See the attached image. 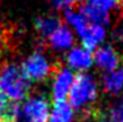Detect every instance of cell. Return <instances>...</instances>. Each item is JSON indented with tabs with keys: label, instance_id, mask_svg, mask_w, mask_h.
Masks as SVG:
<instances>
[{
	"label": "cell",
	"instance_id": "1",
	"mask_svg": "<svg viewBox=\"0 0 123 122\" xmlns=\"http://www.w3.org/2000/svg\"><path fill=\"white\" fill-rule=\"evenodd\" d=\"M31 89V83L20 64L5 62L0 66V92L11 103H21Z\"/></svg>",
	"mask_w": 123,
	"mask_h": 122
},
{
	"label": "cell",
	"instance_id": "2",
	"mask_svg": "<svg viewBox=\"0 0 123 122\" xmlns=\"http://www.w3.org/2000/svg\"><path fill=\"white\" fill-rule=\"evenodd\" d=\"M98 98V83L94 76L86 72L75 76L74 84L68 93L69 105L77 112H88L94 108V103Z\"/></svg>",
	"mask_w": 123,
	"mask_h": 122
},
{
	"label": "cell",
	"instance_id": "3",
	"mask_svg": "<svg viewBox=\"0 0 123 122\" xmlns=\"http://www.w3.org/2000/svg\"><path fill=\"white\" fill-rule=\"evenodd\" d=\"M20 66L30 83H41L47 80L56 68L41 46L31 54H29Z\"/></svg>",
	"mask_w": 123,
	"mask_h": 122
},
{
	"label": "cell",
	"instance_id": "4",
	"mask_svg": "<svg viewBox=\"0 0 123 122\" xmlns=\"http://www.w3.org/2000/svg\"><path fill=\"white\" fill-rule=\"evenodd\" d=\"M50 103L42 93L29 96L21 105L20 120L22 122H49Z\"/></svg>",
	"mask_w": 123,
	"mask_h": 122
},
{
	"label": "cell",
	"instance_id": "5",
	"mask_svg": "<svg viewBox=\"0 0 123 122\" xmlns=\"http://www.w3.org/2000/svg\"><path fill=\"white\" fill-rule=\"evenodd\" d=\"M75 75L74 71L68 67H56L52 72V83H51V96L54 101H66L71 87L74 84Z\"/></svg>",
	"mask_w": 123,
	"mask_h": 122
},
{
	"label": "cell",
	"instance_id": "6",
	"mask_svg": "<svg viewBox=\"0 0 123 122\" xmlns=\"http://www.w3.org/2000/svg\"><path fill=\"white\" fill-rule=\"evenodd\" d=\"M121 55L113 45L99 46L93 54V64H96L97 68L102 70L104 72L121 67Z\"/></svg>",
	"mask_w": 123,
	"mask_h": 122
},
{
	"label": "cell",
	"instance_id": "7",
	"mask_svg": "<svg viewBox=\"0 0 123 122\" xmlns=\"http://www.w3.org/2000/svg\"><path fill=\"white\" fill-rule=\"evenodd\" d=\"M66 64L72 71L83 74L90 70V67L93 66V54L86 49H84L83 46L72 47L66 54Z\"/></svg>",
	"mask_w": 123,
	"mask_h": 122
},
{
	"label": "cell",
	"instance_id": "8",
	"mask_svg": "<svg viewBox=\"0 0 123 122\" xmlns=\"http://www.w3.org/2000/svg\"><path fill=\"white\" fill-rule=\"evenodd\" d=\"M46 39H47V43L51 47V50L58 51V53H63V51H68L69 49L74 47L75 33L67 25L62 24Z\"/></svg>",
	"mask_w": 123,
	"mask_h": 122
},
{
	"label": "cell",
	"instance_id": "9",
	"mask_svg": "<svg viewBox=\"0 0 123 122\" xmlns=\"http://www.w3.org/2000/svg\"><path fill=\"white\" fill-rule=\"evenodd\" d=\"M106 36H107L106 26L98 25V24H90L88 25L86 30L79 38L81 39V46L92 53L97 47H99L101 43L105 42Z\"/></svg>",
	"mask_w": 123,
	"mask_h": 122
},
{
	"label": "cell",
	"instance_id": "10",
	"mask_svg": "<svg viewBox=\"0 0 123 122\" xmlns=\"http://www.w3.org/2000/svg\"><path fill=\"white\" fill-rule=\"evenodd\" d=\"M101 88L105 93L117 96L123 91V67H118L111 71L104 72L99 79Z\"/></svg>",
	"mask_w": 123,
	"mask_h": 122
},
{
	"label": "cell",
	"instance_id": "11",
	"mask_svg": "<svg viewBox=\"0 0 123 122\" xmlns=\"http://www.w3.org/2000/svg\"><path fill=\"white\" fill-rule=\"evenodd\" d=\"M79 12L84 16V19L90 24H98V25H104L107 26L111 22V16L109 12L99 9V8L92 5L90 3H81L79 7Z\"/></svg>",
	"mask_w": 123,
	"mask_h": 122
},
{
	"label": "cell",
	"instance_id": "12",
	"mask_svg": "<svg viewBox=\"0 0 123 122\" xmlns=\"http://www.w3.org/2000/svg\"><path fill=\"white\" fill-rule=\"evenodd\" d=\"M63 20L67 24V26L71 29L74 33H76L79 37L88 28V21L84 19V16L81 14L79 11L74 9V8H69V9H66L63 13Z\"/></svg>",
	"mask_w": 123,
	"mask_h": 122
},
{
	"label": "cell",
	"instance_id": "13",
	"mask_svg": "<svg viewBox=\"0 0 123 122\" xmlns=\"http://www.w3.org/2000/svg\"><path fill=\"white\" fill-rule=\"evenodd\" d=\"M60 25L62 21L56 14H42V16H38L34 21V28L39 33V36L43 37V38H47Z\"/></svg>",
	"mask_w": 123,
	"mask_h": 122
},
{
	"label": "cell",
	"instance_id": "14",
	"mask_svg": "<svg viewBox=\"0 0 123 122\" xmlns=\"http://www.w3.org/2000/svg\"><path fill=\"white\" fill-rule=\"evenodd\" d=\"M75 109L66 101H56L52 110H50L49 122H74Z\"/></svg>",
	"mask_w": 123,
	"mask_h": 122
},
{
	"label": "cell",
	"instance_id": "15",
	"mask_svg": "<svg viewBox=\"0 0 123 122\" xmlns=\"http://www.w3.org/2000/svg\"><path fill=\"white\" fill-rule=\"evenodd\" d=\"M109 122H123V95L109 109Z\"/></svg>",
	"mask_w": 123,
	"mask_h": 122
},
{
	"label": "cell",
	"instance_id": "16",
	"mask_svg": "<svg viewBox=\"0 0 123 122\" xmlns=\"http://www.w3.org/2000/svg\"><path fill=\"white\" fill-rule=\"evenodd\" d=\"M86 1L90 3L92 5H94V7L99 8V9L105 11V12H109V13L119 5L118 0H86Z\"/></svg>",
	"mask_w": 123,
	"mask_h": 122
},
{
	"label": "cell",
	"instance_id": "17",
	"mask_svg": "<svg viewBox=\"0 0 123 122\" xmlns=\"http://www.w3.org/2000/svg\"><path fill=\"white\" fill-rule=\"evenodd\" d=\"M55 11H66L75 5L76 0H45Z\"/></svg>",
	"mask_w": 123,
	"mask_h": 122
},
{
	"label": "cell",
	"instance_id": "18",
	"mask_svg": "<svg viewBox=\"0 0 123 122\" xmlns=\"http://www.w3.org/2000/svg\"><path fill=\"white\" fill-rule=\"evenodd\" d=\"M111 38H113L114 43L118 45H123V25H117L111 32Z\"/></svg>",
	"mask_w": 123,
	"mask_h": 122
},
{
	"label": "cell",
	"instance_id": "19",
	"mask_svg": "<svg viewBox=\"0 0 123 122\" xmlns=\"http://www.w3.org/2000/svg\"><path fill=\"white\" fill-rule=\"evenodd\" d=\"M8 104H9V101H8L7 97L0 92V118L3 117V114H4V112H5V109H7Z\"/></svg>",
	"mask_w": 123,
	"mask_h": 122
},
{
	"label": "cell",
	"instance_id": "20",
	"mask_svg": "<svg viewBox=\"0 0 123 122\" xmlns=\"http://www.w3.org/2000/svg\"><path fill=\"white\" fill-rule=\"evenodd\" d=\"M121 20H122V25H123V8H122V11H121Z\"/></svg>",
	"mask_w": 123,
	"mask_h": 122
},
{
	"label": "cell",
	"instance_id": "21",
	"mask_svg": "<svg viewBox=\"0 0 123 122\" xmlns=\"http://www.w3.org/2000/svg\"><path fill=\"white\" fill-rule=\"evenodd\" d=\"M1 53H3V47H1V42H0V57H1Z\"/></svg>",
	"mask_w": 123,
	"mask_h": 122
},
{
	"label": "cell",
	"instance_id": "22",
	"mask_svg": "<svg viewBox=\"0 0 123 122\" xmlns=\"http://www.w3.org/2000/svg\"><path fill=\"white\" fill-rule=\"evenodd\" d=\"M118 1H119V3H122V1H123V0H118Z\"/></svg>",
	"mask_w": 123,
	"mask_h": 122
},
{
	"label": "cell",
	"instance_id": "23",
	"mask_svg": "<svg viewBox=\"0 0 123 122\" xmlns=\"http://www.w3.org/2000/svg\"><path fill=\"white\" fill-rule=\"evenodd\" d=\"M12 122H20V121H12Z\"/></svg>",
	"mask_w": 123,
	"mask_h": 122
}]
</instances>
